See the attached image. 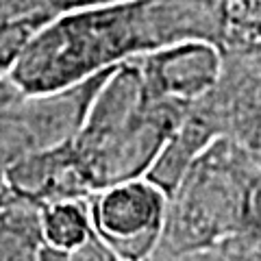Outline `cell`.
Here are the masks:
<instances>
[{"instance_id":"obj_1","label":"cell","mask_w":261,"mask_h":261,"mask_svg":"<svg viewBox=\"0 0 261 261\" xmlns=\"http://www.w3.org/2000/svg\"><path fill=\"white\" fill-rule=\"evenodd\" d=\"M220 31L216 0H111L50 20L11 72L24 94L53 92L157 48Z\"/></svg>"},{"instance_id":"obj_2","label":"cell","mask_w":261,"mask_h":261,"mask_svg":"<svg viewBox=\"0 0 261 261\" xmlns=\"http://www.w3.org/2000/svg\"><path fill=\"white\" fill-rule=\"evenodd\" d=\"M190 105L154 92L137 57L120 63L72 142L94 194L148 174Z\"/></svg>"},{"instance_id":"obj_3","label":"cell","mask_w":261,"mask_h":261,"mask_svg":"<svg viewBox=\"0 0 261 261\" xmlns=\"http://www.w3.org/2000/svg\"><path fill=\"white\" fill-rule=\"evenodd\" d=\"M259 166L226 137L214 140L168 196L161 238L148 261L207 250L242 231Z\"/></svg>"},{"instance_id":"obj_4","label":"cell","mask_w":261,"mask_h":261,"mask_svg":"<svg viewBox=\"0 0 261 261\" xmlns=\"http://www.w3.org/2000/svg\"><path fill=\"white\" fill-rule=\"evenodd\" d=\"M116 68L53 92L20 94L0 107V163L5 170L24 157L74 142L98 89Z\"/></svg>"},{"instance_id":"obj_5","label":"cell","mask_w":261,"mask_h":261,"mask_svg":"<svg viewBox=\"0 0 261 261\" xmlns=\"http://www.w3.org/2000/svg\"><path fill=\"white\" fill-rule=\"evenodd\" d=\"M92 226L122 261H148L161 238L168 196L148 178H135L87 198Z\"/></svg>"},{"instance_id":"obj_6","label":"cell","mask_w":261,"mask_h":261,"mask_svg":"<svg viewBox=\"0 0 261 261\" xmlns=\"http://www.w3.org/2000/svg\"><path fill=\"white\" fill-rule=\"evenodd\" d=\"M218 137H226L261 168V63H228L209 94L194 100Z\"/></svg>"},{"instance_id":"obj_7","label":"cell","mask_w":261,"mask_h":261,"mask_svg":"<svg viewBox=\"0 0 261 261\" xmlns=\"http://www.w3.org/2000/svg\"><path fill=\"white\" fill-rule=\"evenodd\" d=\"M137 59L154 92L183 102L209 94L224 68V50L202 39L170 44Z\"/></svg>"},{"instance_id":"obj_8","label":"cell","mask_w":261,"mask_h":261,"mask_svg":"<svg viewBox=\"0 0 261 261\" xmlns=\"http://www.w3.org/2000/svg\"><path fill=\"white\" fill-rule=\"evenodd\" d=\"M7 187L42 207L57 202L87 200L94 196L92 183L72 144L31 154L7 168Z\"/></svg>"},{"instance_id":"obj_9","label":"cell","mask_w":261,"mask_h":261,"mask_svg":"<svg viewBox=\"0 0 261 261\" xmlns=\"http://www.w3.org/2000/svg\"><path fill=\"white\" fill-rule=\"evenodd\" d=\"M214 140H218V133L211 120L198 105L192 102L183 122L172 133L168 144L163 146V150L154 159L146 178L157 185L166 196H170L187 172V168L194 163V159Z\"/></svg>"},{"instance_id":"obj_10","label":"cell","mask_w":261,"mask_h":261,"mask_svg":"<svg viewBox=\"0 0 261 261\" xmlns=\"http://www.w3.org/2000/svg\"><path fill=\"white\" fill-rule=\"evenodd\" d=\"M44 207L13 194H0V261H42L46 248Z\"/></svg>"},{"instance_id":"obj_11","label":"cell","mask_w":261,"mask_h":261,"mask_svg":"<svg viewBox=\"0 0 261 261\" xmlns=\"http://www.w3.org/2000/svg\"><path fill=\"white\" fill-rule=\"evenodd\" d=\"M44 228L46 240L53 246L72 248L81 244L94 231L87 200L57 202L44 207Z\"/></svg>"},{"instance_id":"obj_12","label":"cell","mask_w":261,"mask_h":261,"mask_svg":"<svg viewBox=\"0 0 261 261\" xmlns=\"http://www.w3.org/2000/svg\"><path fill=\"white\" fill-rule=\"evenodd\" d=\"M48 24L44 18H22L0 22V79L11 76L29 44Z\"/></svg>"},{"instance_id":"obj_13","label":"cell","mask_w":261,"mask_h":261,"mask_svg":"<svg viewBox=\"0 0 261 261\" xmlns=\"http://www.w3.org/2000/svg\"><path fill=\"white\" fill-rule=\"evenodd\" d=\"M42 261H122L116 252L109 248L96 231H92L87 238L72 248H59L53 244H46L42 252Z\"/></svg>"},{"instance_id":"obj_14","label":"cell","mask_w":261,"mask_h":261,"mask_svg":"<svg viewBox=\"0 0 261 261\" xmlns=\"http://www.w3.org/2000/svg\"><path fill=\"white\" fill-rule=\"evenodd\" d=\"M246 226L259 238L261 242V168L255 174V183H252V192H250V205H248V218H246Z\"/></svg>"},{"instance_id":"obj_15","label":"cell","mask_w":261,"mask_h":261,"mask_svg":"<svg viewBox=\"0 0 261 261\" xmlns=\"http://www.w3.org/2000/svg\"><path fill=\"white\" fill-rule=\"evenodd\" d=\"M20 94H24V92L13 83L11 76L0 79V107H5V105H9L11 100H15Z\"/></svg>"},{"instance_id":"obj_16","label":"cell","mask_w":261,"mask_h":261,"mask_svg":"<svg viewBox=\"0 0 261 261\" xmlns=\"http://www.w3.org/2000/svg\"><path fill=\"white\" fill-rule=\"evenodd\" d=\"M5 190H7V170H5L3 163H0V194Z\"/></svg>"}]
</instances>
